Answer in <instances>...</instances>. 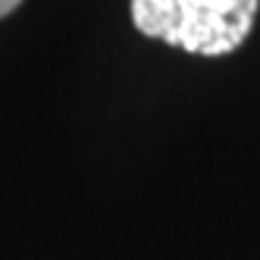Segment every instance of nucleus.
<instances>
[{
    "instance_id": "obj_2",
    "label": "nucleus",
    "mask_w": 260,
    "mask_h": 260,
    "mask_svg": "<svg viewBox=\"0 0 260 260\" xmlns=\"http://www.w3.org/2000/svg\"><path fill=\"white\" fill-rule=\"evenodd\" d=\"M19 4H22V0H0V19H4L7 13H13V10L19 7Z\"/></svg>"
},
{
    "instance_id": "obj_1",
    "label": "nucleus",
    "mask_w": 260,
    "mask_h": 260,
    "mask_svg": "<svg viewBox=\"0 0 260 260\" xmlns=\"http://www.w3.org/2000/svg\"><path fill=\"white\" fill-rule=\"evenodd\" d=\"M260 0H132V22L147 38L201 57H222L248 41Z\"/></svg>"
}]
</instances>
